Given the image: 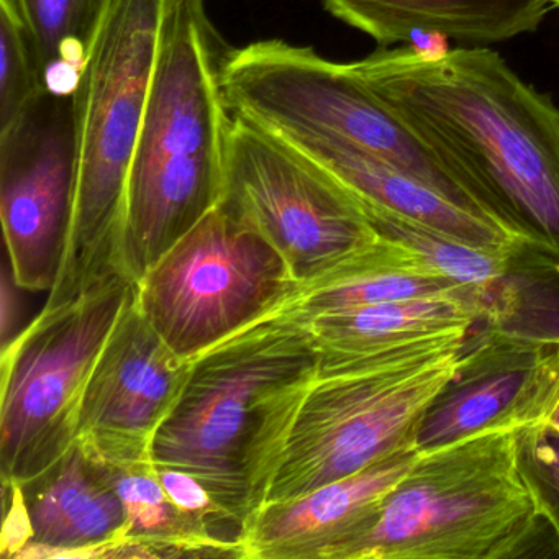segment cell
<instances>
[{
  "instance_id": "obj_1",
  "label": "cell",
  "mask_w": 559,
  "mask_h": 559,
  "mask_svg": "<svg viewBox=\"0 0 559 559\" xmlns=\"http://www.w3.org/2000/svg\"><path fill=\"white\" fill-rule=\"evenodd\" d=\"M349 64L493 214L559 257V109L548 94L486 47H381Z\"/></svg>"
},
{
  "instance_id": "obj_2",
  "label": "cell",
  "mask_w": 559,
  "mask_h": 559,
  "mask_svg": "<svg viewBox=\"0 0 559 559\" xmlns=\"http://www.w3.org/2000/svg\"><path fill=\"white\" fill-rule=\"evenodd\" d=\"M319 352L296 310L266 317L189 362L181 395L156 431L155 469L198 477L243 530L266 503Z\"/></svg>"
},
{
  "instance_id": "obj_3",
  "label": "cell",
  "mask_w": 559,
  "mask_h": 559,
  "mask_svg": "<svg viewBox=\"0 0 559 559\" xmlns=\"http://www.w3.org/2000/svg\"><path fill=\"white\" fill-rule=\"evenodd\" d=\"M224 55L202 0H169L127 178L123 266L132 283L224 201Z\"/></svg>"
},
{
  "instance_id": "obj_4",
  "label": "cell",
  "mask_w": 559,
  "mask_h": 559,
  "mask_svg": "<svg viewBox=\"0 0 559 559\" xmlns=\"http://www.w3.org/2000/svg\"><path fill=\"white\" fill-rule=\"evenodd\" d=\"M528 437L487 427L421 448L376 519L332 559H519L559 522L528 464Z\"/></svg>"
},
{
  "instance_id": "obj_5",
  "label": "cell",
  "mask_w": 559,
  "mask_h": 559,
  "mask_svg": "<svg viewBox=\"0 0 559 559\" xmlns=\"http://www.w3.org/2000/svg\"><path fill=\"white\" fill-rule=\"evenodd\" d=\"M169 0H104L74 87L78 186L70 245L44 309L127 277L130 163L148 106Z\"/></svg>"
},
{
  "instance_id": "obj_6",
  "label": "cell",
  "mask_w": 559,
  "mask_h": 559,
  "mask_svg": "<svg viewBox=\"0 0 559 559\" xmlns=\"http://www.w3.org/2000/svg\"><path fill=\"white\" fill-rule=\"evenodd\" d=\"M469 330L319 366L267 502L299 499L417 443L421 421L473 356Z\"/></svg>"
},
{
  "instance_id": "obj_7",
  "label": "cell",
  "mask_w": 559,
  "mask_h": 559,
  "mask_svg": "<svg viewBox=\"0 0 559 559\" xmlns=\"http://www.w3.org/2000/svg\"><path fill=\"white\" fill-rule=\"evenodd\" d=\"M221 87L231 117L276 135L342 140L461 204L499 217L466 176L349 63H335L313 48L284 40L254 41L224 55Z\"/></svg>"
},
{
  "instance_id": "obj_8",
  "label": "cell",
  "mask_w": 559,
  "mask_h": 559,
  "mask_svg": "<svg viewBox=\"0 0 559 559\" xmlns=\"http://www.w3.org/2000/svg\"><path fill=\"white\" fill-rule=\"evenodd\" d=\"M135 286L117 277L44 309L2 349V483L37 479L76 444L87 382Z\"/></svg>"
},
{
  "instance_id": "obj_9",
  "label": "cell",
  "mask_w": 559,
  "mask_h": 559,
  "mask_svg": "<svg viewBox=\"0 0 559 559\" xmlns=\"http://www.w3.org/2000/svg\"><path fill=\"white\" fill-rule=\"evenodd\" d=\"M283 254L218 205L136 284V304L173 352L191 361L299 294Z\"/></svg>"
},
{
  "instance_id": "obj_10",
  "label": "cell",
  "mask_w": 559,
  "mask_h": 559,
  "mask_svg": "<svg viewBox=\"0 0 559 559\" xmlns=\"http://www.w3.org/2000/svg\"><path fill=\"white\" fill-rule=\"evenodd\" d=\"M266 238L300 286L371 243L379 231L352 191L281 136L231 117L221 202Z\"/></svg>"
},
{
  "instance_id": "obj_11",
  "label": "cell",
  "mask_w": 559,
  "mask_h": 559,
  "mask_svg": "<svg viewBox=\"0 0 559 559\" xmlns=\"http://www.w3.org/2000/svg\"><path fill=\"white\" fill-rule=\"evenodd\" d=\"M76 186L73 94L47 90L0 130V218L21 289H53L70 245Z\"/></svg>"
},
{
  "instance_id": "obj_12",
  "label": "cell",
  "mask_w": 559,
  "mask_h": 559,
  "mask_svg": "<svg viewBox=\"0 0 559 559\" xmlns=\"http://www.w3.org/2000/svg\"><path fill=\"white\" fill-rule=\"evenodd\" d=\"M189 362L150 325L135 286L87 382L76 443L109 466L152 463L153 440L181 395Z\"/></svg>"
},
{
  "instance_id": "obj_13",
  "label": "cell",
  "mask_w": 559,
  "mask_h": 559,
  "mask_svg": "<svg viewBox=\"0 0 559 559\" xmlns=\"http://www.w3.org/2000/svg\"><path fill=\"white\" fill-rule=\"evenodd\" d=\"M558 407V342L490 335L425 415L417 443L437 447L487 427L519 428L530 443L549 433Z\"/></svg>"
},
{
  "instance_id": "obj_14",
  "label": "cell",
  "mask_w": 559,
  "mask_h": 559,
  "mask_svg": "<svg viewBox=\"0 0 559 559\" xmlns=\"http://www.w3.org/2000/svg\"><path fill=\"white\" fill-rule=\"evenodd\" d=\"M4 490V555L100 559L122 542L127 512L112 469L78 443L37 479Z\"/></svg>"
},
{
  "instance_id": "obj_15",
  "label": "cell",
  "mask_w": 559,
  "mask_h": 559,
  "mask_svg": "<svg viewBox=\"0 0 559 559\" xmlns=\"http://www.w3.org/2000/svg\"><path fill=\"white\" fill-rule=\"evenodd\" d=\"M420 456L418 443L408 444L299 499L264 503L245 528L247 559H332L376 519Z\"/></svg>"
},
{
  "instance_id": "obj_16",
  "label": "cell",
  "mask_w": 559,
  "mask_h": 559,
  "mask_svg": "<svg viewBox=\"0 0 559 559\" xmlns=\"http://www.w3.org/2000/svg\"><path fill=\"white\" fill-rule=\"evenodd\" d=\"M277 136L319 163L361 204L369 207L411 218L466 243L507 251L515 257L535 248L548 251L532 231L461 204L433 186L342 140L329 136Z\"/></svg>"
},
{
  "instance_id": "obj_17",
  "label": "cell",
  "mask_w": 559,
  "mask_h": 559,
  "mask_svg": "<svg viewBox=\"0 0 559 559\" xmlns=\"http://www.w3.org/2000/svg\"><path fill=\"white\" fill-rule=\"evenodd\" d=\"M343 24L381 47L425 37L487 47L532 34L551 11L548 0H322Z\"/></svg>"
},
{
  "instance_id": "obj_18",
  "label": "cell",
  "mask_w": 559,
  "mask_h": 559,
  "mask_svg": "<svg viewBox=\"0 0 559 559\" xmlns=\"http://www.w3.org/2000/svg\"><path fill=\"white\" fill-rule=\"evenodd\" d=\"M486 296L441 294L304 317L319 352V366L371 355L408 340L471 330L486 312Z\"/></svg>"
},
{
  "instance_id": "obj_19",
  "label": "cell",
  "mask_w": 559,
  "mask_h": 559,
  "mask_svg": "<svg viewBox=\"0 0 559 559\" xmlns=\"http://www.w3.org/2000/svg\"><path fill=\"white\" fill-rule=\"evenodd\" d=\"M480 294L438 273L405 245L379 234L376 240L343 258L323 276L300 286L289 309L302 317L356 309L414 297Z\"/></svg>"
},
{
  "instance_id": "obj_20",
  "label": "cell",
  "mask_w": 559,
  "mask_h": 559,
  "mask_svg": "<svg viewBox=\"0 0 559 559\" xmlns=\"http://www.w3.org/2000/svg\"><path fill=\"white\" fill-rule=\"evenodd\" d=\"M114 484L126 506L127 526L112 558H240L245 552L218 542L166 493L152 463L114 467Z\"/></svg>"
},
{
  "instance_id": "obj_21",
  "label": "cell",
  "mask_w": 559,
  "mask_h": 559,
  "mask_svg": "<svg viewBox=\"0 0 559 559\" xmlns=\"http://www.w3.org/2000/svg\"><path fill=\"white\" fill-rule=\"evenodd\" d=\"M48 91L73 94L104 0H17Z\"/></svg>"
},
{
  "instance_id": "obj_22",
  "label": "cell",
  "mask_w": 559,
  "mask_h": 559,
  "mask_svg": "<svg viewBox=\"0 0 559 559\" xmlns=\"http://www.w3.org/2000/svg\"><path fill=\"white\" fill-rule=\"evenodd\" d=\"M361 207L379 234L405 245L443 276L486 294L507 276L515 258L507 251L466 243L382 209Z\"/></svg>"
},
{
  "instance_id": "obj_23",
  "label": "cell",
  "mask_w": 559,
  "mask_h": 559,
  "mask_svg": "<svg viewBox=\"0 0 559 559\" xmlns=\"http://www.w3.org/2000/svg\"><path fill=\"white\" fill-rule=\"evenodd\" d=\"M47 91L34 35L17 0H0V130Z\"/></svg>"
},
{
  "instance_id": "obj_24",
  "label": "cell",
  "mask_w": 559,
  "mask_h": 559,
  "mask_svg": "<svg viewBox=\"0 0 559 559\" xmlns=\"http://www.w3.org/2000/svg\"><path fill=\"white\" fill-rule=\"evenodd\" d=\"M549 435L535 438L528 443V457L536 466V471L545 477L552 490L559 496V447L549 443Z\"/></svg>"
},
{
  "instance_id": "obj_25",
  "label": "cell",
  "mask_w": 559,
  "mask_h": 559,
  "mask_svg": "<svg viewBox=\"0 0 559 559\" xmlns=\"http://www.w3.org/2000/svg\"><path fill=\"white\" fill-rule=\"evenodd\" d=\"M17 287L19 284L12 276L11 264L5 258L4 276H2V349L8 348L17 336L15 329L19 325V316H21V307H19V299L15 296Z\"/></svg>"
},
{
  "instance_id": "obj_26",
  "label": "cell",
  "mask_w": 559,
  "mask_h": 559,
  "mask_svg": "<svg viewBox=\"0 0 559 559\" xmlns=\"http://www.w3.org/2000/svg\"><path fill=\"white\" fill-rule=\"evenodd\" d=\"M549 433L559 437V407L558 411H556V414L552 415L551 424H549Z\"/></svg>"
},
{
  "instance_id": "obj_27",
  "label": "cell",
  "mask_w": 559,
  "mask_h": 559,
  "mask_svg": "<svg viewBox=\"0 0 559 559\" xmlns=\"http://www.w3.org/2000/svg\"><path fill=\"white\" fill-rule=\"evenodd\" d=\"M552 9H559V0H548Z\"/></svg>"
},
{
  "instance_id": "obj_28",
  "label": "cell",
  "mask_w": 559,
  "mask_h": 559,
  "mask_svg": "<svg viewBox=\"0 0 559 559\" xmlns=\"http://www.w3.org/2000/svg\"><path fill=\"white\" fill-rule=\"evenodd\" d=\"M558 346H559V340H558Z\"/></svg>"
}]
</instances>
